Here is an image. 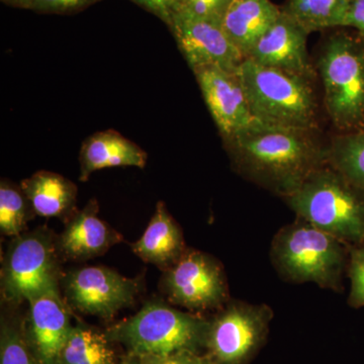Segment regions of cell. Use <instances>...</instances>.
Listing matches in <instances>:
<instances>
[{"mask_svg":"<svg viewBox=\"0 0 364 364\" xmlns=\"http://www.w3.org/2000/svg\"><path fill=\"white\" fill-rule=\"evenodd\" d=\"M100 0H32L28 9L39 13L68 14L95 4Z\"/></svg>","mask_w":364,"mask_h":364,"instance_id":"cell-27","label":"cell"},{"mask_svg":"<svg viewBox=\"0 0 364 364\" xmlns=\"http://www.w3.org/2000/svg\"><path fill=\"white\" fill-rule=\"evenodd\" d=\"M193 73L224 140L259 123L251 112L238 74L215 66L203 67Z\"/></svg>","mask_w":364,"mask_h":364,"instance_id":"cell-13","label":"cell"},{"mask_svg":"<svg viewBox=\"0 0 364 364\" xmlns=\"http://www.w3.org/2000/svg\"><path fill=\"white\" fill-rule=\"evenodd\" d=\"M161 289L172 305L193 313L220 310L230 301L226 273L220 261L195 249H186L163 272Z\"/></svg>","mask_w":364,"mask_h":364,"instance_id":"cell-9","label":"cell"},{"mask_svg":"<svg viewBox=\"0 0 364 364\" xmlns=\"http://www.w3.org/2000/svg\"><path fill=\"white\" fill-rule=\"evenodd\" d=\"M345 28H352L364 39V0H353Z\"/></svg>","mask_w":364,"mask_h":364,"instance_id":"cell-30","label":"cell"},{"mask_svg":"<svg viewBox=\"0 0 364 364\" xmlns=\"http://www.w3.org/2000/svg\"><path fill=\"white\" fill-rule=\"evenodd\" d=\"M349 246L296 217L273 237L270 259L282 279L294 284L312 282L340 293L347 270Z\"/></svg>","mask_w":364,"mask_h":364,"instance_id":"cell-2","label":"cell"},{"mask_svg":"<svg viewBox=\"0 0 364 364\" xmlns=\"http://www.w3.org/2000/svg\"><path fill=\"white\" fill-rule=\"evenodd\" d=\"M232 1L233 0H177L176 14L222 25Z\"/></svg>","mask_w":364,"mask_h":364,"instance_id":"cell-25","label":"cell"},{"mask_svg":"<svg viewBox=\"0 0 364 364\" xmlns=\"http://www.w3.org/2000/svg\"><path fill=\"white\" fill-rule=\"evenodd\" d=\"M0 364H39L26 337L25 318L16 314L1 316Z\"/></svg>","mask_w":364,"mask_h":364,"instance_id":"cell-23","label":"cell"},{"mask_svg":"<svg viewBox=\"0 0 364 364\" xmlns=\"http://www.w3.org/2000/svg\"><path fill=\"white\" fill-rule=\"evenodd\" d=\"M98 203L90 200L72 215L56 241L57 250L67 260L85 261L102 255L123 241L122 235L98 215Z\"/></svg>","mask_w":364,"mask_h":364,"instance_id":"cell-15","label":"cell"},{"mask_svg":"<svg viewBox=\"0 0 364 364\" xmlns=\"http://www.w3.org/2000/svg\"><path fill=\"white\" fill-rule=\"evenodd\" d=\"M328 164L364 195V129L335 136L328 145Z\"/></svg>","mask_w":364,"mask_h":364,"instance_id":"cell-22","label":"cell"},{"mask_svg":"<svg viewBox=\"0 0 364 364\" xmlns=\"http://www.w3.org/2000/svg\"><path fill=\"white\" fill-rule=\"evenodd\" d=\"M309 33L286 14L280 13L249 53L248 59L259 65L279 69L313 81L316 68L306 48Z\"/></svg>","mask_w":364,"mask_h":364,"instance_id":"cell-14","label":"cell"},{"mask_svg":"<svg viewBox=\"0 0 364 364\" xmlns=\"http://www.w3.org/2000/svg\"><path fill=\"white\" fill-rule=\"evenodd\" d=\"M4 4H9L11 6L21 7V9H28L32 0H1Z\"/></svg>","mask_w":364,"mask_h":364,"instance_id":"cell-31","label":"cell"},{"mask_svg":"<svg viewBox=\"0 0 364 364\" xmlns=\"http://www.w3.org/2000/svg\"><path fill=\"white\" fill-rule=\"evenodd\" d=\"M347 272L350 279L348 305L353 309L364 306V244L349 248Z\"/></svg>","mask_w":364,"mask_h":364,"instance_id":"cell-26","label":"cell"},{"mask_svg":"<svg viewBox=\"0 0 364 364\" xmlns=\"http://www.w3.org/2000/svg\"><path fill=\"white\" fill-rule=\"evenodd\" d=\"M324 105L340 133L364 129V39L339 31L325 41L317 62Z\"/></svg>","mask_w":364,"mask_h":364,"instance_id":"cell-6","label":"cell"},{"mask_svg":"<svg viewBox=\"0 0 364 364\" xmlns=\"http://www.w3.org/2000/svg\"><path fill=\"white\" fill-rule=\"evenodd\" d=\"M186 249L181 227L164 203L158 202L147 229L132 245V251L145 262L164 272L183 255Z\"/></svg>","mask_w":364,"mask_h":364,"instance_id":"cell-18","label":"cell"},{"mask_svg":"<svg viewBox=\"0 0 364 364\" xmlns=\"http://www.w3.org/2000/svg\"><path fill=\"white\" fill-rule=\"evenodd\" d=\"M272 318L265 304L230 299L208 318L205 353L213 364H250L267 343Z\"/></svg>","mask_w":364,"mask_h":364,"instance_id":"cell-7","label":"cell"},{"mask_svg":"<svg viewBox=\"0 0 364 364\" xmlns=\"http://www.w3.org/2000/svg\"><path fill=\"white\" fill-rule=\"evenodd\" d=\"M131 1L147 9L151 14L164 21L167 26L171 25L172 18L176 14L177 0H131Z\"/></svg>","mask_w":364,"mask_h":364,"instance_id":"cell-29","label":"cell"},{"mask_svg":"<svg viewBox=\"0 0 364 364\" xmlns=\"http://www.w3.org/2000/svg\"><path fill=\"white\" fill-rule=\"evenodd\" d=\"M256 121L269 126L318 130L313 81L246 58L237 71Z\"/></svg>","mask_w":364,"mask_h":364,"instance_id":"cell-5","label":"cell"},{"mask_svg":"<svg viewBox=\"0 0 364 364\" xmlns=\"http://www.w3.org/2000/svg\"><path fill=\"white\" fill-rule=\"evenodd\" d=\"M224 141L241 176L284 200L328 164V145L315 130L257 123Z\"/></svg>","mask_w":364,"mask_h":364,"instance_id":"cell-1","label":"cell"},{"mask_svg":"<svg viewBox=\"0 0 364 364\" xmlns=\"http://www.w3.org/2000/svg\"><path fill=\"white\" fill-rule=\"evenodd\" d=\"M33 213L21 186L2 179L0 183V230L9 237H18L26 229Z\"/></svg>","mask_w":364,"mask_h":364,"instance_id":"cell-24","label":"cell"},{"mask_svg":"<svg viewBox=\"0 0 364 364\" xmlns=\"http://www.w3.org/2000/svg\"><path fill=\"white\" fill-rule=\"evenodd\" d=\"M57 245L46 228L14 237L1 268V294L6 303L20 305L59 284Z\"/></svg>","mask_w":364,"mask_h":364,"instance_id":"cell-8","label":"cell"},{"mask_svg":"<svg viewBox=\"0 0 364 364\" xmlns=\"http://www.w3.org/2000/svg\"><path fill=\"white\" fill-rule=\"evenodd\" d=\"M296 217L343 242L364 244V195L326 164L284 198Z\"/></svg>","mask_w":364,"mask_h":364,"instance_id":"cell-4","label":"cell"},{"mask_svg":"<svg viewBox=\"0 0 364 364\" xmlns=\"http://www.w3.org/2000/svg\"><path fill=\"white\" fill-rule=\"evenodd\" d=\"M208 318L172 308L162 301H148L133 317L105 330L112 343L136 358L181 351L205 353Z\"/></svg>","mask_w":364,"mask_h":364,"instance_id":"cell-3","label":"cell"},{"mask_svg":"<svg viewBox=\"0 0 364 364\" xmlns=\"http://www.w3.org/2000/svg\"><path fill=\"white\" fill-rule=\"evenodd\" d=\"M169 28L193 71L215 66L237 73L245 60L220 23L174 14Z\"/></svg>","mask_w":364,"mask_h":364,"instance_id":"cell-11","label":"cell"},{"mask_svg":"<svg viewBox=\"0 0 364 364\" xmlns=\"http://www.w3.org/2000/svg\"><path fill=\"white\" fill-rule=\"evenodd\" d=\"M21 191L28 198L33 214L44 218H65L75 210L78 188L66 177L55 172H36L23 179Z\"/></svg>","mask_w":364,"mask_h":364,"instance_id":"cell-19","label":"cell"},{"mask_svg":"<svg viewBox=\"0 0 364 364\" xmlns=\"http://www.w3.org/2000/svg\"><path fill=\"white\" fill-rule=\"evenodd\" d=\"M28 303L26 333L33 354L39 364H58L74 325L70 311L60 296L58 284L36 294Z\"/></svg>","mask_w":364,"mask_h":364,"instance_id":"cell-12","label":"cell"},{"mask_svg":"<svg viewBox=\"0 0 364 364\" xmlns=\"http://www.w3.org/2000/svg\"><path fill=\"white\" fill-rule=\"evenodd\" d=\"M280 13V7L270 0H233L223 18L222 28L246 59Z\"/></svg>","mask_w":364,"mask_h":364,"instance_id":"cell-17","label":"cell"},{"mask_svg":"<svg viewBox=\"0 0 364 364\" xmlns=\"http://www.w3.org/2000/svg\"><path fill=\"white\" fill-rule=\"evenodd\" d=\"M147 153L119 132L107 130L93 134L81 146V181H87L93 172L111 167L133 166L144 168Z\"/></svg>","mask_w":364,"mask_h":364,"instance_id":"cell-16","label":"cell"},{"mask_svg":"<svg viewBox=\"0 0 364 364\" xmlns=\"http://www.w3.org/2000/svg\"><path fill=\"white\" fill-rule=\"evenodd\" d=\"M119 359L105 331L76 323L60 353L58 364H117Z\"/></svg>","mask_w":364,"mask_h":364,"instance_id":"cell-20","label":"cell"},{"mask_svg":"<svg viewBox=\"0 0 364 364\" xmlns=\"http://www.w3.org/2000/svg\"><path fill=\"white\" fill-rule=\"evenodd\" d=\"M353 0H287L280 7L306 33L345 28Z\"/></svg>","mask_w":364,"mask_h":364,"instance_id":"cell-21","label":"cell"},{"mask_svg":"<svg viewBox=\"0 0 364 364\" xmlns=\"http://www.w3.org/2000/svg\"><path fill=\"white\" fill-rule=\"evenodd\" d=\"M140 358L142 364H213L205 353L181 351L162 356H145Z\"/></svg>","mask_w":364,"mask_h":364,"instance_id":"cell-28","label":"cell"},{"mask_svg":"<svg viewBox=\"0 0 364 364\" xmlns=\"http://www.w3.org/2000/svg\"><path fill=\"white\" fill-rule=\"evenodd\" d=\"M117 364H142V363H141L140 358L126 354L124 358L119 359V363Z\"/></svg>","mask_w":364,"mask_h":364,"instance_id":"cell-32","label":"cell"},{"mask_svg":"<svg viewBox=\"0 0 364 364\" xmlns=\"http://www.w3.org/2000/svg\"><path fill=\"white\" fill-rule=\"evenodd\" d=\"M140 287V280L128 279L105 267L71 270L63 279L69 305L80 313L105 320L133 305Z\"/></svg>","mask_w":364,"mask_h":364,"instance_id":"cell-10","label":"cell"}]
</instances>
